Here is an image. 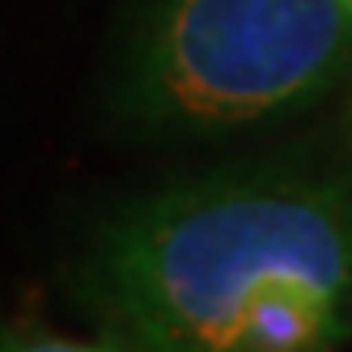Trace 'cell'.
Masks as SVG:
<instances>
[{
    "instance_id": "cell-1",
    "label": "cell",
    "mask_w": 352,
    "mask_h": 352,
    "mask_svg": "<svg viewBox=\"0 0 352 352\" xmlns=\"http://www.w3.org/2000/svg\"><path fill=\"white\" fill-rule=\"evenodd\" d=\"M81 297L115 352H336L352 336V179L259 162L107 225Z\"/></svg>"
},
{
    "instance_id": "cell-2",
    "label": "cell",
    "mask_w": 352,
    "mask_h": 352,
    "mask_svg": "<svg viewBox=\"0 0 352 352\" xmlns=\"http://www.w3.org/2000/svg\"><path fill=\"white\" fill-rule=\"evenodd\" d=\"M352 68L344 0H153L123 111L153 132L217 136L293 115Z\"/></svg>"
},
{
    "instance_id": "cell-3",
    "label": "cell",
    "mask_w": 352,
    "mask_h": 352,
    "mask_svg": "<svg viewBox=\"0 0 352 352\" xmlns=\"http://www.w3.org/2000/svg\"><path fill=\"white\" fill-rule=\"evenodd\" d=\"M9 352H115L111 344H77V340H60V336H34L21 340Z\"/></svg>"
},
{
    "instance_id": "cell-4",
    "label": "cell",
    "mask_w": 352,
    "mask_h": 352,
    "mask_svg": "<svg viewBox=\"0 0 352 352\" xmlns=\"http://www.w3.org/2000/svg\"><path fill=\"white\" fill-rule=\"evenodd\" d=\"M344 5H348V13H352V0H344Z\"/></svg>"
}]
</instances>
